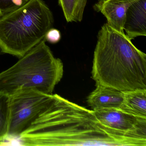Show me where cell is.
Segmentation results:
<instances>
[{"label": "cell", "instance_id": "cell-2", "mask_svg": "<svg viewBox=\"0 0 146 146\" xmlns=\"http://www.w3.org/2000/svg\"><path fill=\"white\" fill-rule=\"evenodd\" d=\"M92 77L96 85L123 92L146 89V54L106 23L98 32Z\"/></svg>", "mask_w": 146, "mask_h": 146}, {"label": "cell", "instance_id": "cell-9", "mask_svg": "<svg viewBox=\"0 0 146 146\" xmlns=\"http://www.w3.org/2000/svg\"><path fill=\"white\" fill-rule=\"evenodd\" d=\"M119 109L134 116L146 118V89L124 92L123 103Z\"/></svg>", "mask_w": 146, "mask_h": 146}, {"label": "cell", "instance_id": "cell-8", "mask_svg": "<svg viewBox=\"0 0 146 146\" xmlns=\"http://www.w3.org/2000/svg\"><path fill=\"white\" fill-rule=\"evenodd\" d=\"M95 89L87 98L93 111L105 109H119L123 103L124 92L112 88L96 85Z\"/></svg>", "mask_w": 146, "mask_h": 146}, {"label": "cell", "instance_id": "cell-3", "mask_svg": "<svg viewBox=\"0 0 146 146\" xmlns=\"http://www.w3.org/2000/svg\"><path fill=\"white\" fill-rule=\"evenodd\" d=\"M45 39L9 69L0 73V92L9 96L34 90L52 94L64 74V65L56 58Z\"/></svg>", "mask_w": 146, "mask_h": 146}, {"label": "cell", "instance_id": "cell-12", "mask_svg": "<svg viewBox=\"0 0 146 146\" xmlns=\"http://www.w3.org/2000/svg\"><path fill=\"white\" fill-rule=\"evenodd\" d=\"M29 1V0H0V16L22 7Z\"/></svg>", "mask_w": 146, "mask_h": 146}, {"label": "cell", "instance_id": "cell-6", "mask_svg": "<svg viewBox=\"0 0 146 146\" xmlns=\"http://www.w3.org/2000/svg\"><path fill=\"white\" fill-rule=\"evenodd\" d=\"M137 0H98L95 11L102 13L107 23L117 31L124 33L123 25L128 8Z\"/></svg>", "mask_w": 146, "mask_h": 146}, {"label": "cell", "instance_id": "cell-13", "mask_svg": "<svg viewBox=\"0 0 146 146\" xmlns=\"http://www.w3.org/2000/svg\"><path fill=\"white\" fill-rule=\"evenodd\" d=\"M61 37L60 31L58 30L52 28L47 32L44 39L45 40L54 44L59 42Z\"/></svg>", "mask_w": 146, "mask_h": 146}, {"label": "cell", "instance_id": "cell-10", "mask_svg": "<svg viewBox=\"0 0 146 146\" xmlns=\"http://www.w3.org/2000/svg\"><path fill=\"white\" fill-rule=\"evenodd\" d=\"M88 0H58L64 16L68 23L81 22Z\"/></svg>", "mask_w": 146, "mask_h": 146}, {"label": "cell", "instance_id": "cell-7", "mask_svg": "<svg viewBox=\"0 0 146 146\" xmlns=\"http://www.w3.org/2000/svg\"><path fill=\"white\" fill-rule=\"evenodd\" d=\"M130 40L146 35V0H137L127 9L123 25Z\"/></svg>", "mask_w": 146, "mask_h": 146}, {"label": "cell", "instance_id": "cell-5", "mask_svg": "<svg viewBox=\"0 0 146 146\" xmlns=\"http://www.w3.org/2000/svg\"><path fill=\"white\" fill-rule=\"evenodd\" d=\"M93 111L99 122L106 127L119 131L146 135V118L137 117L116 108Z\"/></svg>", "mask_w": 146, "mask_h": 146}, {"label": "cell", "instance_id": "cell-4", "mask_svg": "<svg viewBox=\"0 0 146 146\" xmlns=\"http://www.w3.org/2000/svg\"><path fill=\"white\" fill-rule=\"evenodd\" d=\"M53 15L43 0H29L0 16V52L22 58L45 38Z\"/></svg>", "mask_w": 146, "mask_h": 146}, {"label": "cell", "instance_id": "cell-11", "mask_svg": "<svg viewBox=\"0 0 146 146\" xmlns=\"http://www.w3.org/2000/svg\"><path fill=\"white\" fill-rule=\"evenodd\" d=\"M11 96L0 92V141L8 137L11 119Z\"/></svg>", "mask_w": 146, "mask_h": 146}, {"label": "cell", "instance_id": "cell-1", "mask_svg": "<svg viewBox=\"0 0 146 146\" xmlns=\"http://www.w3.org/2000/svg\"><path fill=\"white\" fill-rule=\"evenodd\" d=\"M111 138L93 110L52 94L18 139L24 146H108Z\"/></svg>", "mask_w": 146, "mask_h": 146}]
</instances>
